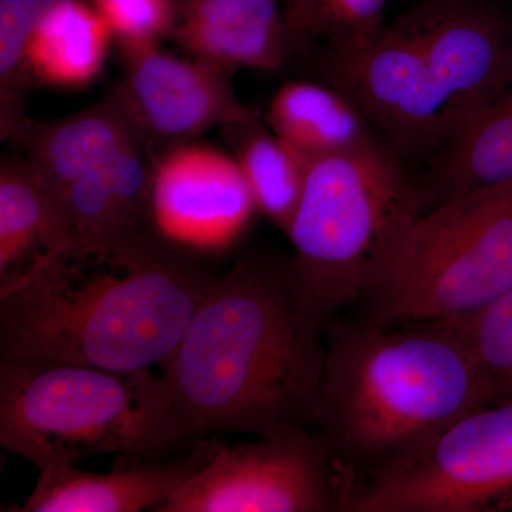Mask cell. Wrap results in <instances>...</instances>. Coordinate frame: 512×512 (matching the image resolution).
Wrapping results in <instances>:
<instances>
[{
  "label": "cell",
  "instance_id": "cell-1",
  "mask_svg": "<svg viewBox=\"0 0 512 512\" xmlns=\"http://www.w3.org/2000/svg\"><path fill=\"white\" fill-rule=\"evenodd\" d=\"M326 323L292 258L248 255L218 276L160 367L191 439L316 427Z\"/></svg>",
  "mask_w": 512,
  "mask_h": 512
},
{
  "label": "cell",
  "instance_id": "cell-2",
  "mask_svg": "<svg viewBox=\"0 0 512 512\" xmlns=\"http://www.w3.org/2000/svg\"><path fill=\"white\" fill-rule=\"evenodd\" d=\"M217 278L160 232L73 244L0 289V360L161 367Z\"/></svg>",
  "mask_w": 512,
  "mask_h": 512
},
{
  "label": "cell",
  "instance_id": "cell-3",
  "mask_svg": "<svg viewBox=\"0 0 512 512\" xmlns=\"http://www.w3.org/2000/svg\"><path fill=\"white\" fill-rule=\"evenodd\" d=\"M491 404L464 340L444 323H326L315 429L342 471L345 494L412 457L466 414Z\"/></svg>",
  "mask_w": 512,
  "mask_h": 512
},
{
  "label": "cell",
  "instance_id": "cell-4",
  "mask_svg": "<svg viewBox=\"0 0 512 512\" xmlns=\"http://www.w3.org/2000/svg\"><path fill=\"white\" fill-rule=\"evenodd\" d=\"M194 441L154 369L0 360V443L39 470L100 454L165 456Z\"/></svg>",
  "mask_w": 512,
  "mask_h": 512
},
{
  "label": "cell",
  "instance_id": "cell-5",
  "mask_svg": "<svg viewBox=\"0 0 512 512\" xmlns=\"http://www.w3.org/2000/svg\"><path fill=\"white\" fill-rule=\"evenodd\" d=\"M423 185L382 144L312 161L288 235L303 293L329 320L377 284L427 211Z\"/></svg>",
  "mask_w": 512,
  "mask_h": 512
},
{
  "label": "cell",
  "instance_id": "cell-6",
  "mask_svg": "<svg viewBox=\"0 0 512 512\" xmlns=\"http://www.w3.org/2000/svg\"><path fill=\"white\" fill-rule=\"evenodd\" d=\"M511 289L512 181L424 212L359 301L377 325H430L476 315Z\"/></svg>",
  "mask_w": 512,
  "mask_h": 512
},
{
  "label": "cell",
  "instance_id": "cell-7",
  "mask_svg": "<svg viewBox=\"0 0 512 512\" xmlns=\"http://www.w3.org/2000/svg\"><path fill=\"white\" fill-rule=\"evenodd\" d=\"M343 511L512 512V399L466 414L412 457L367 477Z\"/></svg>",
  "mask_w": 512,
  "mask_h": 512
},
{
  "label": "cell",
  "instance_id": "cell-8",
  "mask_svg": "<svg viewBox=\"0 0 512 512\" xmlns=\"http://www.w3.org/2000/svg\"><path fill=\"white\" fill-rule=\"evenodd\" d=\"M342 471L318 430L222 446L157 512L342 511Z\"/></svg>",
  "mask_w": 512,
  "mask_h": 512
},
{
  "label": "cell",
  "instance_id": "cell-9",
  "mask_svg": "<svg viewBox=\"0 0 512 512\" xmlns=\"http://www.w3.org/2000/svg\"><path fill=\"white\" fill-rule=\"evenodd\" d=\"M322 70L394 146L413 150L450 140L454 117L402 20L349 45L326 46Z\"/></svg>",
  "mask_w": 512,
  "mask_h": 512
},
{
  "label": "cell",
  "instance_id": "cell-10",
  "mask_svg": "<svg viewBox=\"0 0 512 512\" xmlns=\"http://www.w3.org/2000/svg\"><path fill=\"white\" fill-rule=\"evenodd\" d=\"M120 82L114 86L151 150L187 144L212 127L251 119L231 74L201 60H181L158 42L114 39Z\"/></svg>",
  "mask_w": 512,
  "mask_h": 512
},
{
  "label": "cell",
  "instance_id": "cell-11",
  "mask_svg": "<svg viewBox=\"0 0 512 512\" xmlns=\"http://www.w3.org/2000/svg\"><path fill=\"white\" fill-rule=\"evenodd\" d=\"M256 210L237 160L217 148L187 143L157 157L151 211L168 241L200 251L227 248Z\"/></svg>",
  "mask_w": 512,
  "mask_h": 512
},
{
  "label": "cell",
  "instance_id": "cell-12",
  "mask_svg": "<svg viewBox=\"0 0 512 512\" xmlns=\"http://www.w3.org/2000/svg\"><path fill=\"white\" fill-rule=\"evenodd\" d=\"M400 20L450 104L454 136L503 72L512 33L495 13L470 0H429Z\"/></svg>",
  "mask_w": 512,
  "mask_h": 512
},
{
  "label": "cell",
  "instance_id": "cell-13",
  "mask_svg": "<svg viewBox=\"0 0 512 512\" xmlns=\"http://www.w3.org/2000/svg\"><path fill=\"white\" fill-rule=\"evenodd\" d=\"M224 446L217 436L158 457L120 456L109 473L74 464L40 470L23 512L158 511Z\"/></svg>",
  "mask_w": 512,
  "mask_h": 512
},
{
  "label": "cell",
  "instance_id": "cell-14",
  "mask_svg": "<svg viewBox=\"0 0 512 512\" xmlns=\"http://www.w3.org/2000/svg\"><path fill=\"white\" fill-rule=\"evenodd\" d=\"M281 0H175L173 39L195 60L231 74L276 72L295 40Z\"/></svg>",
  "mask_w": 512,
  "mask_h": 512
},
{
  "label": "cell",
  "instance_id": "cell-15",
  "mask_svg": "<svg viewBox=\"0 0 512 512\" xmlns=\"http://www.w3.org/2000/svg\"><path fill=\"white\" fill-rule=\"evenodd\" d=\"M156 161L146 144H130L70 185L62 204L74 244L113 248L158 232L151 211Z\"/></svg>",
  "mask_w": 512,
  "mask_h": 512
},
{
  "label": "cell",
  "instance_id": "cell-16",
  "mask_svg": "<svg viewBox=\"0 0 512 512\" xmlns=\"http://www.w3.org/2000/svg\"><path fill=\"white\" fill-rule=\"evenodd\" d=\"M18 143L25 148L26 161L37 177L62 202L74 181L106 163L121 148L144 141L113 89L87 109L62 119L30 120Z\"/></svg>",
  "mask_w": 512,
  "mask_h": 512
},
{
  "label": "cell",
  "instance_id": "cell-17",
  "mask_svg": "<svg viewBox=\"0 0 512 512\" xmlns=\"http://www.w3.org/2000/svg\"><path fill=\"white\" fill-rule=\"evenodd\" d=\"M512 181V50L503 72L448 141L427 204Z\"/></svg>",
  "mask_w": 512,
  "mask_h": 512
},
{
  "label": "cell",
  "instance_id": "cell-18",
  "mask_svg": "<svg viewBox=\"0 0 512 512\" xmlns=\"http://www.w3.org/2000/svg\"><path fill=\"white\" fill-rule=\"evenodd\" d=\"M76 241L62 202L28 161L0 164V289L30 274Z\"/></svg>",
  "mask_w": 512,
  "mask_h": 512
},
{
  "label": "cell",
  "instance_id": "cell-19",
  "mask_svg": "<svg viewBox=\"0 0 512 512\" xmlns=\"http://www.w3.org/2000/svg\"><path fill=\"white\" fill-rule=\"evenodd\" d=\"M265 123L311 163L379 144L352 100L335 87L319 83H285L269 101Z\"/></svg>",
  "mask_w": 512,
  "mask_h": 512
},
{
  "label": "cell",
  "instance_id": "cell-20",
  "mask_svg": "<svg viewBox=\"0 0 512 512\" xmlns=\"http://www.w3.org/2000/svg\"><path fill=\"white\" fill-rule=\"evenodd\" d=\"M114 35L106 20L83 0H49L28 50L36 84L82 87L96 79Z\"/></svg>",
  "mask_w": 512,
  "mask_h": 512
},
{
  "label": "cell",
  "instance_id": "cell-21",
  "mask_svg": "<svg viewBox=\"0 0 512 512\" xmlns=\"http://www.w3.org/2000/svg\"><path fill=\"white\" fill-rule=\"evenodd\" d=\"M258 205L284 234L301 202L311 161L262 123L251 119L221 127Z\"/></svg>",
  "mask_w": 512,
  "mask_h": 512
},
{
  "label": "cell",
  "instance_id": "cell-22",
  "mask_svg": "<svg viewBox=\"0 0 512 512\" xmlns=\"http://www.w3.org/2000/svg\"><path fill=\"white\" fill-rule=\"evenodd\" d=\"M49 0H0V137L18 141L29 124L26 103L36 83L28 50Z\"/></svg>",
  "mask_w": 512,
  "mask_h": 512
},
{
  "label": "cell",
  "instance_id": "cell-23",
  "mask_svg": "<svg viewBox=\"0 0 512 512\" xmlns=\"http://www.w3.org/2000/svg\"><path fill=\"white\" fill-rule=\"evenodd\" d=\"M444 325L466 343L487 384L491 404L512 399V289L476 315Z\"/></svg>",
  "mask_w": 512,
  "mask_h": 512
},
{
  "label": "cell",
  "instance_id": "cell-24",
  "mask_svg": "<svg viewBox=\"0 0 512 512\" xmlns=\"http://www.w3.org/2000/svg\"><path fill=\"white\" fill-rule=\"evenodd\" d=\"M389 0H298L285 10L295 45L322 37L326 46L349 45L372 36L383 26Z\"/></svg>",
  "mask_w": 512,
  "mask_h": 512
},
{
  "label": "cell",
  "instance_id": "cell-25",
  "mask_svg": "<svg viewBox=\"0 0 512 512\" xmlns=\"http://www.w3.org/2000/svg\"><path fill=\"white\" fill-rule=\"evenodd\" d=\"M114 39L158 42L173 35L175 0H93Z\"/></svg>",
  "mask_w": 512,
  "mask_h": 512
},
{
  "label": "cell",
  "instance_id": "cell-26",
  "mask_svg": "<svg viewBox=\"0 0 512 512\" xmlns=\"http://www.w3.org/2000/svg\"><path fill=\"white\" fill-rule=\"evenodd\" d=\"M282 5H284V10L291 8V6L295 5L298 0H281Z\"/></svg>",
  "mask_w": 512,
  "mask_h": 512
}]
</instances>
